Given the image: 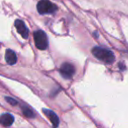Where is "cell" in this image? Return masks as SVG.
<instances>
[{
    "label": "cell",
    "mask_w": 128,
    "mask_h": 128,
    "mask_svg": "<svg viewBox=\"0 0 128 128\" xmlns=\"http://www.w3.org/2000/svg\"><path fill=\"white\" fill-rule=\"evenodd\" d=\"M91 52L97 59L106 63V64H112L115 60V56L113 52L106 49V48L96 46L93 48Z\"/></svg>",
    "instance_id": "obj_1"
},
{
    "label": "cell",
    "mask_w": 128,
    "mask_h": 128,
    "mask_svg": "<svg viewBox=\"0 0 128 128\" xmlns=\"http://www.w3.org/2000/svg\"><path fill=\"white\" fill-rule=\"evenodd\" d=\"M38 12L41 15L44 14H52L57 10V6L48 0H41L37 4Z\"/></svg>",
    "instance_id": "obj_2"
},
{
    "label": "cell",
    "mask_w": 128,
    "mask_h": 128,
    "mask_svg": "<svg viewBox=\"0 0 128 128\" xmlns=\"http://www.w3.org/2000/svg\"><path fill=\"white\" fill-rule=\"evenodd\" d=\"M34 43L38 49L39 50H46L48 46V37L46 33L42 30H37L33 34Z\"/></svg>",
    "instance_id": "obj_3"
},
{
    "label": "cell",
    "mask_w": 128,
    "mask_h": 128,
    "mask_svg": "<svg viewBox=\"0 0 128 128\" xmlns=\"http://www.w3.org/2000/svg\"><path fill=\"white\" fill-rule=\"evenodd\" d=\"M75 72V69L74 67L73 64H69V63H64L62 64L60 68V73L64 78L69 79L74 76Z\"/></svg>",
    "instance_id": "obj_4"
},
{
    "label": "cell",
    "mask_w": 128,
    "mask_h": 128,
    "mask_svg": "<svg viewBox=\"0 0 128 128\" xmlns=\"http://www.w3.org/2000/svg\"><path fill=\"white\" fill-rule=\"evenodd\" d=\"M14 26H15L17 32H19V34H20L23 38L25 39L28 38V37H29V30L27 29V27L26 26L25 23L22 20L17 19L15 21V23H14Z\"/></svg>",
    "instance_id": "obj_5"
},
{
    "label": "cell",
    "mask_w": 128,
    "mask_h": 128,
    "mask_svg": "<svg viewBox=\"0 0 128 128\" xmlns=\"http://www.w3.org/2000/svg\"><path fill=\"white\" fill-rule=\"evenodd\" d=\"M43 112L45 113L47 117L48 118V120L51 121L52 125H53L54 128H57L59 126V118L57 117V115L55 114L54 112H52L51 110H48V109H43Z\"/></svg>",
    "instance_id": "obj_6"
},
{
    "label": "cell",
    "mask_w": 128,
    "mask_h": 128,
    "mask_svg": "<svg viewBox=\"0 0 128 128\" xmlns=\"http://www.w3.org/2000/svg\"><path fill=\"white\" fill-rule=\"evenodd\" d=\"M5 61L10 66H13L17 63V55L12 50H6L5 52Z\"/></svg>",
    "instance_id": "obj_7"
},
{
    "label": "cell",
    "mask_w": 128,
    "mask_h": 128,
    "mask_svg": "<svg viewBox=\"0 0 128 128\" xmlns=\"http://www.w3.org/2000/svg\"><path fill=\"white\" fill-rule=\"evenodd\" d=\"M1 124L4 126H11L12 125L14 121V118L12 117V115H11L10 113H5V114H2L1 116Z\"/></svg>",
    "instance_id": "obj_8"
},
{
    "label": "cell",
    "mask_w": 128,
    "mask_h": 128,
    "mask_svg": "<svg viewBox=\"0 0 128 128\" xmlns=\"http://www.w3.org/2000/svg\"><path fill=\"white\" fill-rule=\"evenodd\" d=\"M22 111H23V113H24L26 117H28V118H33V117H34V114L32 113V112L30 109H28V108L23 107Z\"/></svg>",
    "instance_id": "obj_9"
},
{
    "label": "cell",
    "mask_w": 128,
    "mask_h": 128,
    "mask_svg": "<svg viewBox=\"0 0 128 128\" xmlns=\"http://www.w3.org/2000/svg\"><path fill=\"white\" fill-rule=\"evenodd\" d=\"M5 100H6V102H8L9 104H11L12 106H16V104H18V102L16 101L15 100H13V98H5Z\"/></svg>",
    "instance_id": "obj_10"
},
{
    "label": "cell",
    "mask_w": 128,
    "mask_h": 128,
    "mask_svg": "<svg viewBox=\"0 0 128 128\" xmlns=\"http://www.w3.org/2000/svg\"><path fill=\"white\" fill-rule=\"evenodd\" d=\"M122 64H120L118 66H120V67H121V69H122V70H125V66H122Z\"/></svg>",
    "instance_id": "obj_11"
}]
</instances>
